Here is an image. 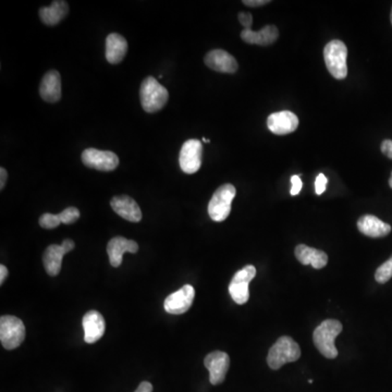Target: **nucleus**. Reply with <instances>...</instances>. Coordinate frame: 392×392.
<instances>
[{
  "instance_id": "obj_1",
  "label": "nucleus",
  "mask_w": 392,
  "mask_h": 392,
  "mask_svg": "<svg viewBox=\"0 0 392 392\" xmlns=\"http://www.w3.org/2000/svg\"><path fill=\"white\" fill-rule=\"evenodd\" d=\"M342 332V324L336 319H326L315 329L313 342L317 350L327 358H336L338 356L334 340Z\"/></svg>"
},
{
  "instance_id": "obj_2",
  "label": "nucleus",
  "mask_w": 392,
  "mask_h": 392,
  "mask_svg": "<svg viewBox=\"0 0 392 392\" xmlns=\"http://www.w3.org/2000/svg\"><path fill=\"white\" fill-rule=\"evenodd\" d=\"M140 98L143 109L153 114L163 109V106L166 105L169 100V93L156 79L149 76L142 82Z\"/></svg>"
},
{
  "instance_id": "obj_3",
  "label": "nucleus",
  "mask_w": 392,
  "mask_h": 392,
  "mask_svg": "<svg viewBox=\"0 0 392 392\" xmlns=\"http://www.w3.org/2000/svg\"><path fill=\"white\" fill-rule=\"evenodd\" d=\"M300 356V346L290 337L283 336L278 339L269 350L267 356L268 366L271 370H279L285 364L299 360Z\"/></svg>"
},
{
  "instance_id": "obj_4",
  "label": "nucleus",
  "mask_w": 392,
  "mask_h": 392,
  "mask_svg": "<svg viewBox=\"0 0 392 392\" xmlns=\"http://www.w3.org/2000/svg\"><path fill=\"white\" fill-rule=\"evenodd\" d=\"M346 57L348 48L340 39H334L325 46V64L330 74L338 80H344L348 76Z\"/></svg>"
},
{
  "instance_id": "obj_5",
  "label": "nucleus",
  "mask_w": 392,
  "mask_h": 392,
  "mask_svg": "<svg viewBox=\"0 0 392 392\" xmlns=\"http://www.w3.org/2000/svg\"><path fill=\"white\" fill-rule=\"evenodd\" d=\"M236 194V188L230 183L222 185L216 190L208 204V215L212 220L222 222L228 218L231 212L232 201Z\"/></svg>"
},
{
  "instance_id": "obj_6",
  "label": "nucleus",
  "mask_w": 392,
  "mask_h": 392,
  "mask_svg": "<svg viewBox=\"0 0 392 392\" xmlns=\"http://www.w3.org/2000/svg\"><path fill=\"white\" fill-rule=\"evenodd\" d=\"M25 338V327L21 319L15 316H1L0 318V342L7 350L17 349Z\"/></svg>"
},
{
  "instance_id": "obj_7",
  "label": "nucleus",
  "mask_w": 392,
  "mask_h": 392,
  "mask_svg": "<svg viewBox=\"0 0 392 392\" xmlns=\"http://www.w3.org/2000/svg\"><path fill=\"white\" fill-rule=\"evenodd\" d=\"M256 276V268L252 265L245 266L232 278L229 285V292L232 300L236 304H245L250 299L249 285Z\"/></svg>"
},
{
  "instance_id": "obj_8",
  "label": "nucleus",
  "mask_w": 392,
  "mask_h": 392,
  "mask_svg": "<svg viewBox=\"0 0 392 392\" xmlns=\"http://www.w3.org/2000/svg\"><path fill=\"white\" fill-rule=\"evenodd\" d=\"M81 158L88 168L105 173L114 171L119 166V158L114 151L88 149L82 153Z\"/></svg>"
},
{
  "instance_id": "obj_9",
  "label": "nucleus",
  "mask_w": 392,
  "mask_h": 392,
  "mask_svg": "<svg viewBox=\"0 0 392 392\" xmlns=\"http://www.w3.org/2000/svg\"><path fill=\"white\" fill-rule=\"evenodd\" d=\"M203 145L198 140H188L181 147L179 163L183 173H198L202 166Z\"/></svg>"
},
{
  "instance_id": "obj_10",
  "label": "nucleus",
  "mask_w": 392,
  "mask_h": 392,
  "mask_svg": "<svg viewBox=\"0 0 392 392\" xmlns=\"http://www.w3.org/2000/svg\"><path fill=\"white\" fill-rule=\"evenodd\" d=\"M74 242L72 240H65L60 245L57 244H51L47 248L43 255V263H44L45 269L49 276L59 275L61 271V265H62V259L69 252L74 249Z\"/></svg>"
},
{
  "instance_id": "obj_11",
  "label": "nucleus",
  "mask_w": 392,
  "mask_h": 392,
  "mask_svg": "<svg viewBox=\"0 0 392 392\" xmlns=\"http://www.w3.org/2000/svg\"><path fill=\"white\" fill-rule=\"evenodd\" d=\"M194 297V288L190 285H183L180 290L175 291L165 300V311L173 315L184 314L192 306Z\"/></svg>"
},
{
  "instance_id": "obj_12",
  "label": "nucleus",
  "mask_w": 392,
  "mask_h": 392,
  "mask_svg": "<svg viewBox=\"0 0 392 392\" xmlns=\"http://www.w3.org/2000/svg\"><path fill=\"white\" fill-rule=\"evenodd\" d=\"M204 365L210 370V384L220 385L224 383L227 372L229 370V356L222 351H214L205 358Z\"/></svg>"
},
{
  "instance_id": "obj_13",
  "label": "nucleus",
  "mask_w": 392,
  "mask_h": 392,
  "mask_svg": "<svg viewBox=\"0 0 392 392\" xmlns=\"http://www.w3.org/2000/svg\"><path fill=\"white\" fill-rule=\"evenodd\" d=\"M267 127L276 135H287L299 127V118L292 111L275 112L267 118Z\"/></svg>"
},
{
  "instance_id": "obj_14",
  "label": "nucleus",
  "mask_w": 392,
  "mask_h": 392,
  "mask_svg": "<svg viewBox=\"0 0 392 392\" xmlns=\"http://www.w3.org/2000/svg\"><path fill=\"white\" fill-rule=\"evenodd\" d=\"M204 62L208 68L222 74H236L239 68L236 58L222 49H214L210 51L205 56Z\"/></svg>"
},
{
  "instance_id": "obj_15",
  "label": "nucleus",
  "mask_w": 392,
  "mask_h": 392,
  "mask_svg": "<svg viewBox=\"0 0 392 392\" xmlns=\"http://www.w3.org/2000/svg\"><path fill=\"white\" fill-rule=\"evenodd\" d=\"M84 329V342L86 344H95L105 334V319L97 311H88L82 319Z\"/></svg>"
},
{
  "instance_id": "obj_16",
  "label": "nucleus",
  "mask_w": 392,
  "mask_h": 392,
  "mask_svg": "<svg viewBox=\"0 0 392 392\" xmlns=\"http://www.w3.org/2000/svg\"><path fill=\"white\" fill-rule=\"evenodd\" d=\"M139 245L133 240H128L123 236L112 238L107 244V253L112 267H119L125 253H137Z\"/></svg>"
},
{
  "instance_id": "obj_17",
  "label": "nucleus",
  "mask_w": 392,
  "mask_h": 392,
  "mask_svg": "<svg viewBox=\"0 0 392 392\" xmlns=\"http://www.w3.org/2000/svg\"><path fill=\"white\" fill-rule=\"evenodd\" d=\"M110 205H111L112 210H115V212H117L123 219L131 222H141V208L137 203L128 195L115 196L110 202Z\"/></svg>"
},
{
  "instance_id": "obj_18",
  "label": "nucleus",
  "mask_w": 392,
  "mask_h": 392,
  "mask_svg": "<svg viewBox=\"0 0 392 392\" xmlns=\"http://www.w3.org/2000/svg\"><path fill=\"white\" fill-rule=\"evenodd\" d=\"M279 37V31L275 25H266L259 31L253 29H243L241 32V39L250 45H259L268 46L273 44Z\"/></svg>"
},
{
  "instance_id": "obj_19",
  "label": "nucleus",
  "mask_w": 392,
  "mask_h": 392,
  "mask_svg": "<svg viewBox=\"0 0 392 392\" xmlns=\"http://www.w3.org/2000/svg\"><path fill=\"white\" fill-rule=\"evenodd\" d=\"M39 95L47 102L60 100L61 76L58 71L50 70L45 74L39 86Z\"/></svg>"
},
{
  "instance_id": "obj_20",
  "label": "nucleus",
  "mask_w": 392,
  "mask_h": 392,
  "mask_svg": "<svg viewBox=\"0 0 392 392\" xmlns=\"http://www.w3.org/2000/svg\"><path fill=\"white\" fill-rule=\"evenodd\" d=\"M358 228L360 234L370 238H384L391 232V226L381 222L374 215H364L358 219Z\"/></svg>"
},
{
  "instance_id": "obj_21",
  "label": "nucleus",
  "mask_w": 392,
  "mask_h": 392,
  "mask_svg": "<svg viewBox=\"0 0 392 392\" xmlns=\"http://www.w3.org/2000/svg\"><path fill=\"white\" fill-rule=\"evenodd\" d=\"M295 257L302 265H311L315 269H322L328 264V255L320 250L300 244L295 248Z\"/></svg>"
},
{
  "instance_id": "obj_22",
  "label": "nucleus",
  "mask_w": 392,
  "mask_h": 392,
  "mask_svg": "<svg viewBox=\"0 0 392 392\" xmlns=\"http://www.w3.org/2000/svg\"><path fill=\"white\" fill-rule=\"evenodd\" d=\"M128 53L127 39L117 33H111L106 39V59L111 65H118Z\"/></svg>"
},
{
  "instance_id": "obj_23",
  "label": "nucleus",
  "mask_w": 392,
  "mask_h": 392,
  "mask_svg": "<svg viewBox=\"0 0 392 392\" xmlns=\"http://www.w3.org/2000/svg\"><path fill=\"white\" fill-rule=\"evenodd\" d=\"M69 6L67 1L56 0L53 1L49 7H42L39 9V18L42 19L44 25L48 27H54L68 15Z\"/></svg>"
},
{
  "instance_id": "obj_24",
  "label": "nucleus",
  "mask_w": 392,
  "mask_h": 392,
  "mask_svg": "<svg viewBox=\"0 0 392 392\" xmlns=\"http://www.w3.org/2000/svg\"><path fill=\"white\" fill-rule=\"evenodd\" d=\"M392 278V255L390 256V259L387 262L380 265L378 267L377 271L375 273V279L378 283L380 285H384V283L389 281Z\"/></svg>"
},
{
  "instance_id": "obj_25",
  "label": "nucleus",
  "mask_w": 392,
  "mask_h": 392,
  "mask_svg": "<svg viewBox=\"0 0 392 392\" xmlns=\"http://www.w3.org/2000/svg\"><path fill=\"white\" fill-rule=\"evenodd\" d=\"M39 226L44 228V229H55L59 224H61L60 218H59V215L54 214H44L39 217Z\"/></svg>"
},
{
  "instance_id": "obj_26",
  "label": "nucleus",
  "mask_w": 392,
  "mask_h": 392,
  "mask_svg": "<svg viewBox=\"0 0 392 392\" xmlns=\"http://www.w3.org/2000/svg\"><path fill=\"white\" fill-rule=\"evenodd\" d=\"M58 215L61 224H74L80 218V210L76 208H68Z\"/></svg>"
},
{
  "instance_id": "obj_27",
  "label": "nucleus",
  "mask_w": 392,
  "mask_h": 392,
  "mask_svg": "<svg viewBox=\"0 0 392 392\" xmlns=\"http://www.w3.org/2000/svg\"><path fill=\"white\" fill-rule=\"evenodd\" d=\"M328 182V179L324 173H319L317 175L316 180H315V192L317 195H322L326 191V185Z\"/></svg>"
},
{
  "instance_id": "obj_28",
  "label": "nucleus",
  "mask_w": 392,
  "mask_h": 392,
  "mask_svg": "<svg viewBox=\"0 0 392 392\" xmlns=\"http://www.w3.org/2000/svg\"><path fill=\"white\" fill-rule=\"evenodd\" d=\"M301 175H292L291 178V183H292V188H291L290 194L292 196L299 194L302 190L303 182L300 179Z\"/></svg>"
},
{
  "instance_id": "obj_29",
  "label": "nucleus",
  "mask_w": 392,
  "mask_h": 392,
  "mask_svg": "<svg viewBox=\"0 0 392 392\" xmlns=\"http://www.w3.org/2000/svg\"><path fill=\"white\" fill-rule=\"evenodd\" d=\"M238 18H239L240 23H241L244 29H252L251 27L252 25H253V17H252L251 13H239Z\"/></svg>"
},
{
  "instance_id": "obj_30",
  "label": "nucleus",
  "mask_w": 392,
  "mask_h": 392,
  "mask_svg": "<svg viewBox=\"0 0 392 392\" xmlns=\"http://www.w3.org/2000/svg\"><path fill=\"white\" fill-rule=\"evenodd\" d=\"M380 149L383 151L384 155L388 157V158L392 159V141L391 140H385L381 143V147Z\"/></svg>"
},
{
  "instance_id": "obj_31",
  "label": "nucleus",
  "mask_w": 392,
  "mask_h": 392,
  "mask_svg": "<svg viewBox=\"0 0 392 392\" xmlns=\"http://www.w3.org/2000/svg\"><path fill=\"white\" fill-rule=\"evenodd\" d=\"M242 3L248 6V7L256 8L267 5V4L271 3V1H269V0H243Z\"/></svg>"
},
{
  "instance_id": "obj_32",
  "label": "nucleus",
  "mask_w": 392,
  "mask_h": 392,
  "mask_svg": "<svg viewBox=\"0 0 392 392\" xmlns=\"http://www.w3.org/2000/svg\"><path fill=\"white\" fill-rule=\"evenodd\" d=\"M134 392H153V385L149 381H142Z\"/></svg>"
},
{
  "instance_id": "obj_33",
  "label": "nucleus",
  "mask_w": 392,
  "mask_h": 392,
  "mask_svg": "<svg viewBox=\"0 0 392 392\" xmlns=\"http://www.w3.org/2000/svg\"><path fill=\"white\" fill-rule=\"evenodd\" d=\"M8 173L5 168H0V190H4L7 182Z\"/></svg>"
},
{
  "instance_id": "obj_34",
  "label": "nucleus",
  "mask_w": 392,
  "mask_h": 392,
  "mask_svg": "<svg viewBox=\"0 0 392 392\" xmlns=\"http://www.w3.org/2000/svg\"><path fill=\"white\" fill-rule=\"evenodd\" d=\"M8 269L5 265L0 266V283L3 285L4 281L7 279Z\"/></svg>"
},
{
  "instance_id": "obj_35",
  "label": "nucleus",
  "mask_w": 392,
  "mask_h": 392,
  "mask_svg": "<svg viewBox=\"0 0 392 392\" xmlns=\"http://www.w3.org/2000/svg\"><path fill=\"white\" fill-rule=\"evenodd\" d=\"M389 185H390V188L392 189V173H391V177H390L389 179Z\"/></svg>"
},
{
  "instance_id": "obj_36",
  "label": "nucleus",
  "mask_w": 392,
  "mask_h": 392,
  "mask_svg": "<svg viewBox=\"0 0 392 392\" xmlns=\"http://www.w3.org/2000/svg\"><path fill=\"white\" fill-rule=\"evenodd\" d=\"M203 142H205V143H210V140L206 139V137H203Z\"/></svg>"
},
{
  "instance_id": "obj_37",
  "label": "nucleus",
  "mask_w": 392,
  "mask_h": 392,
  "mask_svg": "<svg viewBox=\"0 0 392 392\" xmlns=\"http://www.w3.org/2000/svg\"><path fill=\"white\" fill-rule=\"evenodd\" d=\"M390 20H391V25H392V10H391V15H390Z\"/></svg>"
}]
</instances>
